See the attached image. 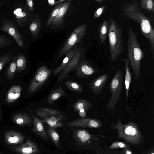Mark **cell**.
Returning <instances> with one entry per match:
<instances>
[{
    "label": "cell",
    "instance_id": "cell-37",
    "mask_svg": "<svg viewBox=\"0 0 154 154\" xmlns=\"http://www.w3.org/2000/svg\"><path fill=\"white\" fill-rule=\"evenodd\" d=\"M26 7L27 9L30 12H32L34 10V4L33 0H27L26 1Z\"/></svg>",
    "mask_w": 154,
    "mask_h": 154
},
{
    "label": "cell",
    "instance_id": "cell-26",
    "mask_svg": "<svg viewBox=\"0 0 154 154\" xmlns=\"http://www.w3.org/2000/svg\"><path fill=\"white\" fill-rule=\"evenodd\" d=\"M109 23L108 20H105L100 24L98 29V34L101 42L104 43L108 35Z\"/></svg>",
    "mask_w": 154,
    "mask_h": 154
},
{
    "label": "cell",
    "instance_id": "cell-30",
    "mask_svg": "<svg viewBox=\"0 0 154 154\" xmlns=\"http://www.w3.org/2000/svg\"><path fill=\"white\" fill-rule=\"evenodd\" d=\"M64 2L57 4L52 9L46 23L47 27H48L51 24L52 20L57 15L60 9L62 7Z\"/></svg>",
    "mask_w": 154,
    "mask_h": 154
},
{
    "label": "cell",
    "instance_id": "cell-21",
    "mask_svg": "<svg viewBox=\"0 0 154 154\" xmlns=\"http://www.w3.org/2000/svg\"><path fill=\"white\" fill-rule=\"evenodd\" d=\"M129 62L127 57L125 60V94L127 100V106L128 109L127 105L129 94V91L130 85L131 82V80L132 77V74L130 72V69L129 67Z\"/></svg>",
    "mask_w": 154,
    "mask_h": 154
},
{
    "label": "cell",
    "instance_id": "cell-20",
    "mask_svg": "<svg viewBox=\"0 0 154 154\" xmlns=\"http://www.w3.org/2000/svg\"><path fill=\"white\" fill-rule=\"evenodd\" d=\"M12 120L15 123L21 126L29 125L32 123L31 117L26 113H19L14 115Z\"/></svg>",
    "mask_w": 154,
    "mask_h": 154
},
{
    "label": "cell",
    "instance_id": "cell-32",
    "mask_svg": "<svg viewBox=\"0 0 154 154\" xmlns=\"http://www.w3.org/2000/svg\"><path fill=\"white\" fill-rule=\"evenodd\" d=\"M16 59L17 57H15L8 69L7 77L8 79H12L17 71Z\"/></svg>",
    "mask_w": 154,
    "mask_h": 154
},
{
    "label": "cell",
    "instance_id": "cell-15",
    "mask_svg": "<svg viewBox=\"0 0 154 154\" xmlns=\"http://www.w3.org/2000/svg\"><path fill=\"white\" fill-rule=\"evenodd\" d=\"M109 77L108 74H105L98 76L90 82L89 88L96 95L98 96L103 91Z\"/></svg>",
    "mask_w": 154,
    "mask_h": 154
},
{
    "label": "cell",
    "instance_id": "cell-3",
    "mask_svg": "<svg viewBox=\"0 0 154 154\" xmlns=\"http://www.w3.org/2000/svg\"><path fill=\"white\" fill-rule=\"evenodd\" d=\"M108 21L110 59L113 62L119 59L124 53L125 43L122 28L119 23L112 18H109Z\"/></svg>",
    "mask_w": 154,
    "mask_h": 154
},
{
    "label": "cell",
    "instance_id": "cell-28",
    "mask_svg": "<svg viewBox=\"0 0 154 154\" xmlns=\"http://www.w3.org/2000/svg\"><path fill=\"white\" fill-rule=\"evenodd\" d=\"M17 71L20 72L24 70L26 66V60L23 54L21 53H19L17 56Z\"/></svg>",
    "mask_w": 154,
    "mask_h": 154
},
{
    "label": "cell",
    "instance_id": "cell-41",
    "mask_svg": "<svg viewBox=\"0 0 154 154\" xmlns=\"http://www.w3.org/2000/svg\"><path fill=\"white\" fill-rule=\"evenodd\" d=\"M125 154H132L131 152L127 148L125 149Z\"/></svg>",
    "mask_w": 154,
    "mask_h": 154
},
{
    "label": "cell",
    "instance_id": "cell-17",
    "mask_svg": "<svg viewBox=\"0 0 154 154\" xmlns=\"http://www.w3.org/2000/svg\"><path fill=\"white\" fill-rule=\"evenodd\" d=\"M71 4L70 0H65L56 16L52 20L51 26L53 28H59L62 24L64 16L67 12Z\"/></svg>",
    "mask_w": 154,
    "mask_h": 154
},
{
    "label": "cell",
    "instance_id": "cell-18",
    "mask_svg": "<svg viewBox=\"0 0 154 154\" xmlns=\"http://www.w3.org/2000/svg\"><path fill=\"white\" fill-rule=\"evenodd\" d=\"M30 112L32 116L33 122V131L44 140L48 139V136L42 120L35 116L32 110Z\"/></svg>",
    "mask_w": 154,
    "mask_h": 154
},
{
    "label": "cell",
    "instance_id": "cell-35",
    "mask_svg": "<svg viewBox=\"0 0 154 154\" xmlns=\"http://www.w3.org/2000/svg\"><path fill=\"white\" fill-rule=\"evenodd\" d=\"M12 42L8 38L0 34V48L9 46Z\"/></svg>",
    "mask_w": 154,
    "mask_h": 154
},
{
    "label": "cell",
    "instance_id": "cell-6",
    "mask_svg": "<svg viewBox=\"0 0 154 154\" xmlns=\"http://www.w3.org/2000/svg\"><path fill=\"white\" fill-rule=\"evenodd\" d=\"M35 114L42 119L50 128L56 129L62 127L61 122L63 119L62 113L57 110L46 108H38L35 111Z\"/></svg>",
    "mask_w": 154,
    "mask_h": 154
},
{
    "label": "cell",
    "instance_id": "cell-36",
    "mask_svg": "<svg viewBox=\"0 0 154 154\" xmlns=\"http://www.w3.org/2000/svg\"><path fill=\"white\" fill-rule=\"evenodd\" d=\"M126 145L122 142L116 141L114 142L110 146L111 149H116L117 148H123L126 147Z\"/></svg>",
    "mask_w": 154,
    "mask_h": 154
},
{
    "label": "cell",
    "instance_id": "cell-4",
    "mask_svg": "<svg viewBox=\"0 0 154 154\" xmlns=\"http://www.w3.org/2000/svg\"><path fill=\"white\" fill-rule=\"evenodd\" d=\"M112 127L117 131L119 138L123 139L127 142L137 144L141 140L140 130L137 124L133 122L124 124L119 118L116 123L112 124Z\"/></svg>",
    "mask_w": 154,
    "mask_h": 154
},
{
    "label": "cell",
    "instance_id": "cell-5",
    "mask_svg": "<svg viewBox=\"0 0 154 154\" xmlns=\"http://www.w3.org/2000/svg\"><path fill=\"white\" fill-rule=\"evenodd\" d=\"M122 84V71L120 69L116 71L110 84V92L111 95L106 106L108 110L116 111V105L121 95Z\"/></svg>",
    "mask_w": 154,
    "mask_h": 154
},
{
    "label": "cell",
    "instance_id": "cell-16",
    "mask_svg": "<svg viewBox=\"0 0 154 154\" xmlns=\"http://www.w3.org/2000/svg\"><path fill=\"white\" fill-rule=\"evenodd\" d=\"M25 137L20 133L13 131H6L5 134V140L8 145H16L23 143Z\"/></svg>",
    "mask_w": 154,
    "mask_h": 154
},
{
    "label": "cell",
    "instance_id": "cell-31",
    "mask_svg": "<svg viewBox=\"0 0 154 154\" xmlns=\"http://www.w3.org/2000/svg\"><path fill=\"white\" fill-rule=\"evenodd\" d=\"M65 84L66 87L71 91L79 92H81L83 91L82 86L76 82L67 81L65 82Z\"/></svg>",
    "mask_w": 154,
    "mask_h": 154
},
{
    "label": "cell",
    "instance_id": "cell-24",
    "mask_svg": "<svg viewBox=\"0 0 154 154\" xmlns=\"http://www.w3.org/2000/svg\"><path fill=\"white\" fill-rule=\"evenodd\" d=\"M75 135L77 140L82 144L86 143L92 138L91 135L87 130L85 129L77 130Z\"/></svg>",
    "mask_w": 154,
    "mask_h": 154
},
{
    "label": "cell",
    "instance_id": "cell-34",
    "mask_svg": "<svg viewBox=\"0 0 154 154\" xmlns=\"http://www.w3.org/2000/svg\"><path fill=\"white\" fill-rule=\"evenodd\" d=\"M12 57L13 55L11 53L6 54L0 57V71L4 66L11 60Z\"/></svg>",
    "mask_w": 154,
    "mask_h": 154
},
{
    "label": "cell",
    "instance_id": "cell-43",
    "mask_svg": "<svg viewBox=\"0 0 154 154\" xmlns=\"http://www.w3.org/2000/svg\"><path fill=\"white\" fill-rule=\"evenodd\" d=\"M150 154H154V153L153 152H152Z\"/></svg>",
    "mask_w": 154,
    "mask_h": 154
},
{
    "label": "cell",
    "instance_id": "cell-39",
    "mask_svg": "<svg viewBox=\"0 0 154 154\" xmlns=\"http://www.w3.org/2000/svg\"><path fill=\"white\" fill-rule=\"evenodd\" d=\"M65 0H60L59 1H56L55 0H49L48 1V3L51 6L55 4H57L60 3L62 2H63L65 1Z\"/></svg>",
    "mask_w": 154,
    "mask_h": 154
},
{
    "label": "cell",
    "instance_id": "cell-23",
    "mask_svg": "<svg viewBox=\"0 0 154 154\" xmlns=\"http://www.w3.org/2000/svg\"><path fill=\"white\" fill-rule=\"evenodd\" d=\"M66 94L62 88L59 86L53 90L48 97L47 103L51 104L62 96H66Z\"/></svg>",
    "mask_w": 154,
    "mask_h": 154
},
{
    "label": "cell",
    "instance_id": "cell-1",
    "mask_svg": "<svg viewBox=\"0 0 154 154\" xmlns=\"http://www.w3.org/2000/svg\"><path fill=\"white\" fill-rule=\"evenodd\" d=\"M120 12L122 18L131 20L139 25L142 33L149 42L153 59L154 54V30L151 20L140 11L136 2L124 4L120 8Z\"/></svg>",
    "mask_w": 154,
    "mask_h": 154
},
{
    "label": "cell",
    "instance_id": "cell-29",
    "mask_svg": "<svg viewBox=\"0 0 154 154\" xmlns=\"http://www.w3.org/2000/svg\"><path fill=\"white\" fill-rule=\"evenodd\" d=\"M48 134L54 144L58 148H61L60 144V137L55 129L49 128L48 129Z\"/></svg>",
    "mask_w": 154,
    "mask_h": 154
},
{
    "label": "cell",
    "instance_id": "cell-7",
    "mask_svg": "<svg viewBox=\"0 0 154 154\" xmlns=\"http://www.w3.org/2000/svg\"><path fill=\"white\" fill-rule=\"evenodd\" d=\"M87 27L86 24H82L73 31L60 50L57 57V59L66 55L77 44L81 42L86 34Z\"/></svg>",
    "mask_w": 154,
    "mask_h": 154
},
{
    "label": "cell",
    "instance_id": "cell-33",
    "mask_svg": "<svg viewBox=\"0 0 154 154\" xmlns=\"http://www.w3.org/2000/svg\"><path fill=\"white\" fill-rule=\"evenodd\" d=\"M140 6L143 9L149 11H154V2L153 0H142L140 1Z\"/></svg>",
    "mask_w": 154,
    "mask_h": 154
},
{
    "label": "cell",
    "instance_id": "cell-8",
    "mask_svg": "<svg viewBox=\"0 0 154 154\" xmlns=\"http://www.w3.org/2000/svg\"><path fill=\"white\" fill-rule=\"evenodd\" d=\"M13 13L14 22L16 26H24L30 22L32 17L30 12L22 4L16 5Z\"/></svg>",
    "mask_w": 154,
    "mask_h": 154
},
{
    "label": "cell",
    "instance_id": "cell-38",
    "mask_svg": "<svg viewBox=\"0 0 154 154\" xmlns=\"http://www.w3.org/2000/svg\"><path fill=\"white\" fill-rule=\"evenodd\" d=\"M104 8L105 7L103 6L97 9L94 14V17L95 18L99 17L101 14Z\"/></svg>",
    "mask_w": 154,
    "mask_h": 154
},
{
    "label": "cell",
    "instance_id": "cell-27",
    "mask_svg": "<svg viewBox=\"0 0 154 154\" xmlns=\"http://www.w3.org/2000/svg\"><path fill=\"white\" fill-rule=\"evenodd\" d=\"M93 104L90 102L84 99H80L76 101L73 105L74 109L77 112L81 110H84L86 111L91 109Z\"/></svg>",
    "mask_w": 154,
    "mask_h": 154
},
{
    "label": "cell",
    "instance_id": "cell-44",
    "mask_svg": "<svg viewBox=\"0 0 154 154\" xmlns=\"http://www.w3.org/2000/svg\"><path fill=\"white\" fill-rule=\"evenodd\" d=\"M0 113H1V108H0Z\"/></svg>",
    "mask_w": 154,
    "mask_h": 154
},
{
    "label": "cell",
    "instance_id": "cell-40",
    "mask_svg": "<svg viewBox=\"0 0 154 154\" xmlns=\"http://www.w3.org/2000/svg\"><path fill=\"white\" fill-rule=\"evenodd\" d=\"M87 111L82 109L78 112V114L79 116L82 118H84L86 115Z\"/></svg>",
    "mask_w": 154,
    "mask_h": 154
},
{
    "label": "cell",
    "instance_id": "cell-12",
    "mask_svg": "<svg viewBox=\"0 0 154 154\" xmlns=\"http://www.w3.org/2000/svg\"><path fill=\"white\" fill-rule=\"evenodd\" d=\"M82 54V52L79 50L75 54L68 64L58 76L56 84L62 82L67 77L68 74L70 72L77 67Z\"/></svg>",
    "mask_w": 154,
    "mask_h": 154
},
{
    "label": "cell",
    "instance_id": "cell-22",
    "mask_svg": "<svg viewBox=\"0 0 154 154\" xmlns=\"http://www.w3.org/2000/svg\"><path fill=\"white\" fill-rule=\"evenodd\" d=\"M79 51L78 48H75L67 53L61 63L54 71V75H55L61 72L68 64L75 54Z\"/></svg>",
    "mask_w": 154,
    "mask_h": 154
},
{
    "label": "cell",
    "instance_id": "cell-14",
    "mask_svg": "<svg viewBox=\"0 0 154 154\" xmlns=\"http://www.w3.org/2000/svg\"><path fill=\"white\" fill-rule=\"evenodd\" d=\"M98 70L89 63L82 61L77 67L76 74L80 78H86L97 74Z\"/></svg>",
    "mask_w": 154,
    "mask_h": 154
},
{
    "label": "cell",
    "instance_id": "cell-19",
    "mask_svg": "<svg viewBox=\"0 0 154 154\" xmlns=\"http://www.w3.org/2000/svg\"><path fill=\"white\" fill-rule=\"evenodd\" d=\"M22 91V88L20 85H15L11 88L7 92L6 101L10 103L17 100L20 97Z\"/></svg>",
    "mask_w": 154,
    "mask_h": 154
},
{
    "label": "cell",
    "instance_id": "cell-2",
    "mask_svg": "<svg viewBox=\"0 0 154 154\" xmlns=\"http://www.w3.org/2000/svg\"><path fill=\"white\" fill-rule=\"evenodd\" d=\"M126 44L127 57L132 69L134 78L136 80L140 79L141 61L144 55L138 42L137 34L130 27L128 29Z\"/></svg>",
    "mask_w": 154,
    "mask_h": 154
},
{
    "label": "cell",
    "instance_id": "cell-45",
    "mask_svg": "<svg viewBox=\"0 0 154 154\" xmlns=\"http://www.w3.org/2000/svg\"></svg>",
    "mask_w": 154,
    "mask_h": 154
},
{
    "label": "cell",
    "instance_id": "cell-10",
    "mask_svg": "<svg viewBox=\"0 0 154 154\" xmlns=\"http://www.w3.org/2000/svg\"><path fill=\"white\" fill-rule=\"evenodd\" d=\"M1 24V30L10 35L19 47H23L24 45L23 37L19 32L14 21L6 18L2 20Z\"/></svg>",
    "mask_w": 154,
    "mask_h": 154
},
{
    "label": "cell",
    "instance_id": "cell-25",
    "mask_svg": "<svg viewBox=\"0 0 154 154\" xmlns=\"http://www.w3.org/2000/svg\"><path fill=\"white\" fill-rule=\"evenodd\" d=\"M30 22H31L29 25V29L32 37L34 38L38 36L40 32L41 25V21L38 18H32V17Z\"/></svg>",
    "mask_w": 154,
    "mask_h": 154
},
{
    "label": "cell",
    "instance_id": "cell-11",
    "mask_svg": "<svg viewBox=\"0 0 154 154\" xmlns=\"http://www.w3.org/2000/svg\"><path fill=\"white\" fill-rule=\"evenodd\" d=\"M67 124L71 127L99 128L102 126L101 122L99 119L95 118H82L68 122Z\"/></svg>",
    "mask_w": 154,
    "mask_h": 154
},
{
    "label": "cell",
    "instance_id": "cell-9",
    "mask_svg": "<svg viewBox=\"0 0 154 154\" xmlns=\"http://www.w3.org/2000/svg\"><path fill=\"white\" fill-rule=\"evenodd\" d=\"M51 73V70L45 66L39 68L29 85V94L33 93L40 88L47 81Z\"/></svg>",
    "mask_w": 154,
    "mask_h": 154
},
{
    "label": "cell",
    "instance_id": "cell-13",
    "mask_svg": "<svg viewBox=\"0 0 154 154\" xmlns=\"http://www.w3.org/2000/svg\"><path fill=\"white\" fill-rule=\"evenodd\" d=\"M12 149L19 154H36L39 152L37 145L29 137L27 138L24 143L12 146Z\"/></svg>",
    "mask_w": 154,
    "mask_h": 154
},
{
    "label": "cell",
    "instance_id": "cell-42",
    "mask_svg": "<svg viewBox=\"0 0 154 154\" xmlns=\"http://www.w3.org/2000/svg\"><path fill=\"white\" fill-rule=\"evenodd\" d=\"M95 1L96 2H103V0H95Z\"/></svg>",
    "mask_w": 154,
    "mask_h": 154
}]
</instances>
